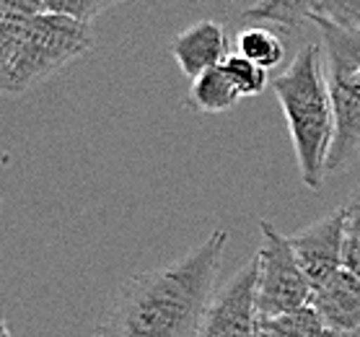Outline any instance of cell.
<instances>
[{"instance_id":"cell-16","label":"cell","mask_w":360,"mask_h":337,"mask_svg":"<svg viewBox=\"0 0 360 337\" xmlns=\"http://www.w3.org/2000/svg\"><path fill=\"white\" fill-rule=\"evenodd\" d=\"M309 21H327L340 29L360 32V0H316Z\"/></svg>"},{"instance_id":"cell-9","label":"cell","mask_w":360,"mask_h":337,"mask_svg":"<svg viewBox=\"0 0 360 337\" xmlns=\"http://www.w3.org/2000/svg\"><path fill=\"white\" fill-rule=\"evenodd\" d=\"M176 65L189 81L200 73L218 68L229 58V37L226 29L215 21H197L189 29L179 32L169 44Z\"/></svg>"},{"instance_id":"cell-4","label":"cell","mask_w":360,"mask_h":337,"mask_svg":"<svg viewBox=\"0 0 360 337\" xmlns=\"http://www.w3.org/2000/svg\"><path fill=\"white\" fill-rule=\"evenodd\" d=\"M321 29V60L335 109V140L327 174L340 172L360 151V94L350 86V73L360 65V32L314 21Z\"/></svg>"},{"instance_id":"cell-3","label":"cell","mask_w":360,"mask_h":337,"mask_svg":"<svg viewBox=\"0 0 360 337\" xmlns=\"http://www.w3.org/2000/svg\"><path fill=\"white\" fill-rule=\"evenodd\" d=\"M94 47L91 24L41 11L21 26L0 94H24Z\"/></svg>"},{"instance_id":"cell-8","label":"cell","mask_w":360,"mask_h":337,"mask_svg":"<svg viewBox=\"0 0 360 337\" xmlns=\"http://www.w3.org/2000/svg\"><path fill=\"white\" fill-rule=\"evenodd\" d=\"M309 306L324 329H360V278L340 267L324 283L311 288Z\"/></svg>"},{"instance_id":"cell-18","label":"cell","mask_w":360,"mask_h":337,"mask_svg":"<svg viewBox=\"0 0 360 337\" xmlns=\"http://www.w3.org/2000/svg\"><path fill=\"white\" fill-rule=\"evenodd\" d=\"M319 337H360V329H321Z\"/></svg>"},{"instance_id":"cell-2","label":"cell","mask_w":360,"mask_h":337,"mask_svg":"<svg viewBox=\"0 0 360 337\" xmlns=\"http://www.w3.org/2000/svg\"><path fill=\"white\" fill-rule=\"evenodd\" d=\"M272 89L285 115L303 184L321 189L335 140V109L319 44H306L295 52L293 63L275 78Z\"/></svg>"},{"instance_id":"cell-1","label":"cell","mask_w":360,"mask_h":337,"mask_svg":"<svg viewBox=\"0 0 360 337\" xmlns=\"http://www.w3.org/2000/svg\"><path fill=\"white\" fill-rule=\"evenodd\" d=\"M229 231H213L176 262L138 272L109 298L94 337H195L215 296Z\"/></svg>"},{"instance_id":"cell-10","label":"cell","mask_w":360,"mask_h":337,"mask_svg":"<svg viewBox=\"0 0 360 337\" xmlns=\"http://www.w3.org/2000/svg\"><path fill=\"white\" fill-rule=\"evenodd\" d=\"M189 107L200 112V115H218V112H229L238 101L236 89L231 86L229 75L223 65L210 68L192 78L189 83Z\"/></svg>"},{"instance_id":"cell-20","label":"cell","mask_w":360,"mask_h":337,"mask_svg":"<svg viewBox=\"0 0 360 337\" xmlns=\"http://www.w3.org/2000/svg\"><path fill=\"white\" fill-rule=\"evenodd\" d=\"M0 337H11V329H8V324H6L3 317H0Z\"/></svg>"},{"instance_id":"cell-21","label":"cell","mask_w":360,"mask_h":337,"mask_svg":"<svg viewBox=\"0 0 360 337\" xmlns=\"http://www.w3.org/2000/svg\"><path fill=\"white\" fill-rule=\"evenodd\" d=\"M0 210H3V198H0Z\"/></svg>"},{"instance_id":"cell-7","label":"cell","mask_w":360,"mask_h":337,"mask_svg":"<svg viewBox=\"0 0 360 337\" xmlns=\"http://www.w3.org/2000/svg\"><path fill=\"white\" fill-rule=\"evenodd\" d=\"M342 239H345V215L342 208H337L324 218L314 221L311 226L301 229L298 234L288 236V244L293 249V257L303 275L309 278L311 288L335 275L342 267Z\"/></svg>"},{"instance_id":"cell-17","label":"cell","mask_w":360,"mask_h":337,"mask_svg":"<svg viewBox=\"0 0 360 337\" xmlns=\"http://www.w3.org/2000/svg\"><path fill=\"white\" fill-rule=\"evenodd\" d=\"M117 0H44L47 13L68 16L81 24H91L96 16H101L109 6H115Z\"/></svg>"},{"instance_id":"cell-14","label":"cell","mask_w":360,"mask_h":337,"mask_svg":"<svg viewBox=\"0 0 360 337\" xmlns=\"http://www.w3.org/2000/svg\"><path fill=\"white\" fill-rule=\"evenodd\" d=\"M223 70L229 75L231 86L236 89L238 99H244V96H259L264 89H267V83H270V75L264 68H259L257 63L252 60H246L244 55H229L226 63H223Z\"/></svg>"},{"instance_id":"cell-6","label":"cell","mask_w":360,"mask_h":337,"mask_svg":"<svg viewBox=\"0 0 360 337\" xmlns=\"http://www.w3.org/2000/svg\"><path fill=\"white\" fill-rule=\"evenodd\" d=\"M257 257L210 298L195 337H257Z\"/></svg>"},{"instance_id":"cell-15","label":"cell","mask_w":360,"mask_h":337,"mask_svg":"<svg viewBox=\"0 0 360 337\" xmlns=\"http://www.w3.org/2000/svg\"><path fill=\"white\" fill-rule=\"evenodd\" d=\"M345 239H342V267L360 278V187L342 205Z\"/></svg>"},{"instance_id":"cell-13","label":"cell","mask_w":360,"mask_h":337,"mask_svg":"<svg viewBox=\"0 0 360 337\" xmlns=\"http://www.w3.org/2000/svg\"><path fill=\"white\" fill-rule=\"evenodd\" d=\"M321 329L324 327L311 306H303L298 312L259 317L257 337H319Z\"/></svg>"},{"instance_id":"cell-12","label":"cell","mask_w":360,"mask_h":337,"mask_svg":"<svg viewBox=\"0 0 360 337\" xmlns=\"http://www.w3.org/2000/svg\"><path fill=\"white\" fill-rule=\"evenodd\" d=\"M238 55H244L246 60L257 63L270 73L272 68H278L285 58V47L280 42L278 34H272L264 26H246L244 32L238 34Z\"/></svg>"},{"instance_id":"cell-11","label":"cell","mask_w":360,"mask_h":337,"mask_svg":"<svg viewBox=\"0 0 360 337\" xmlns=\"http://www.w3.org/2000/svg\"><path fill=\"white\" fill-rule=\"evenodd\" d=\"M316 0H257L238 16L244 24H278L285 32L301 29L314 13Z\"/></svg>"},{"instance_id":"cell-19","label":"cell","mask_w":360,"mask_h":337,"mask_svg":"<svg viewBox=\"0 0 360 337\" xmlns=\"http://www.w3.org/2000/svg\"><path fill=\"white\" fill-rule=\"evenodd\" d=\"M350 86L360 94V65L355 68V70H352V73H350Z\"/></svg>"},{"instance_id":"cell-5","label":"cell","mask_w":360,"mask_h":337,"mask_svg":"<svg viewBox=\"0 0 360 337\" xmlns=\"http://www.w3.org/2000/svg\"><path fill=\"white\" fill-rule=\"evenodd\" d=\"M262 247L257 252V312L259 317L298 312L309 306L311 283L303 275L293 249L270 221H259Z\"/></svg>"}]
</instances>
